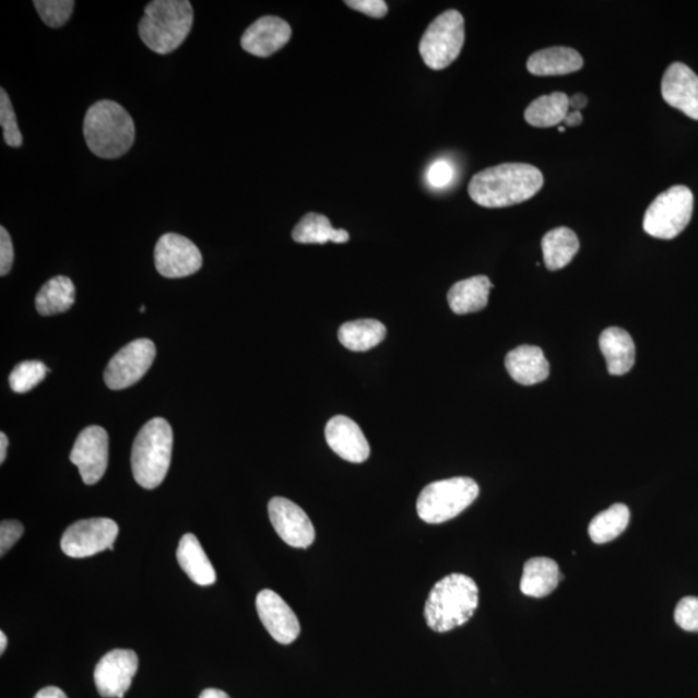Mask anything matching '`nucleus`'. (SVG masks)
<instances>
[{"mask_svg":"<svg viewBox=\"0 0 698 698\" xmlns=\"http://www.w3.org/2000/svg\"><path fill=\"white\" fill-rule=\"evenodd\" d=\"M542 173L528 164H502L485 168L471 179V200L483 208H510L533 199L543 187Z\"/></svg>","mask_w":698,"mask_h":698,"instance_id":"1","label":"nucleus"},{"mask_svg":"<svg viewBox=\"0 0 698 698\" xmlns=\"http://www.w3.org/2000/svg\"><path fill=\"white\" fill-rule=\"evenodd\" d=\"M478 605V588L471 577L453 573L443 577L429 592L425 618L429 629L448 632L469 623Z\"/></svg>","mask_w":698,"mask_h":698,"instance_id":"2","label":"nucleus"},{"mask_svg":"<svg viewBox=\"0 0 698 698\" xmlns=\"http://www.w3.org/2000/svg\"><path fill=\"white\" fill-rule=\"evenodd\" d=\"M83 132L88 150L104 159L122 157L135 141L129 111L111 100L97 102L87 110Z\"/></svg>","mask_w":698,"mask_h":698,"instance_id":"3","label":"nucleus"},{"mask_svg":"<svg viewBox=\"0 0 698 698\" xmlns=\"http://www.w3.org/2000/svg\"><path fill=\"white\" fill-rule=\"evenodd\" d=\"M193 20V7L188 0H154L145 7L139 35L151 51L168 55L185 44Z\"/></svg>","mask_w":698,"mask_h":698,"instance_id":"4","label":"nucleus"},{"mask_svg":"<svg viewBox=\"0 0 698 698\" xmlns=\"http://www.w3.org/2000/svg\"><path fill=\"white\" fill-rule=\"evenodd\" d=\"M173 443V428L164 418H153L140 429L131 454L132 474L140 486L155 489L164 483L170 469Z\"/></svg>","mask_w":698,"mask_h":698,"instance_id":"5","label":"nucleus"},{"mask_svg":"<svg viewBox=\"0 0 698 698\" xmlns=\"http://www.w3.org/2000/svg\"><path fill=\"white\" fill-rule=\"evenodd\" d=\"M477 483L471 477H451L428 484L417 500L419 518L428 524L454 519L478 497Z\"/></svg>","mask_w":698,"mask_h":698,"instance_id":"6","label":"nucleus"},{"mask_svg":"<svg viewBox=\"0 0 698 698\" xmlns=\"http://www.w3.org/2000/svg\"><path fill=\"white\" fill-rule=\"evenodd\" d=\"M694 201L693 190L684 186L661 193L646 211L643 228L647 235L660 239L679 236L693 218Z\"/></svg>","mask_w":698,"mask_h":698,"instance_id":"7","label":"nucleus"},{"mask_svg":"<svg viewBox=\"0 0 698 698\" xmlns=\"http://www.w3.org/2000/svg\"><path fill=\"white\" fill-rule=\"evenodd\" d=\"M464 45V19L461 12L449 10L437 16L421 39L419 54L426 66L442 70L461 55Z\"/></svg>","mask_w":698,"mask_h":698,"instance_id":"8","label":"nucleus"},{"mask_svg":"<svg viewBox=\"0 0 698 698\" xmlns=\"http://www.w3.org/2000/svg\"><path fill=\"white\" fill-rule=\"evenodd\" d=\"M119 527L115 520L94 518L76 521L70 525L61 539V549L69 558H90L104 549L115 552Z\"/></svg>","mask_w":698,"mask_h":698,"instance_id":"9","label":"nucleus"},{"mask_svg":"<svg viewBox=\"0 0 698 698\" xmlns=\"http://www.w3.org/2000/svg\"><path fill=\"white\" fill-rule=\"evenodd\" d=\"M155 345L151 340H137L117 352L104 372L105 385L110 390H125L145 376L155 358Z\"/></svg>","mask_w":698,"mask_h":698,"instance_id":"10","label":"nucleus"},{"mask_svg":"<svg viewBox=\"0 0 698 698\" xmlns=\"http://www.w3.org/2000/svg\"><path fill=\"white\" fill-rule=\"evenodd\" d=\"M202 263L200 249L185 236L166 233L155 245L154 264L166 279L192 276L201 270Z\"/></svg>","mask_w":698,"mask_h":698,"instance_id":"11","label":"nucleus"},{"mask_svg":"<svg viewBox=\"0 0 698 698\" xmlns=\"http://www.w3.org/2000/svg\"><path fill=\"white\" fill-rule=\"evenodd\" d=\"M70 462L80 470L82 481L94 485L102 481L108 469L109 436L100 426L84 428L76 437Z\"/></svg>","mask_w":698,"mask_h":698,"instance_id":"12","label":"nucleus"},{"mask_svg":"<svg viewBox=\"0 0 698 698\" xmlns=\"http://www.w3.org/2000/svg\"><path fill=\"white\" fill-rule=\"evenodd\" d=\"M268 514L274 531L288 546L308 548L316 539L315 527L308 514L291 499L274 497L268 504Z\"/></svg>","mask_w":698,"mask_h":698,"instance_id":"13","label":"nucleus"},{"mask_svg":"<svg viewBox=\"0 0 698 698\" xmlns=\"http://www.w3.org/2000/svg\"><path fill=\"white\" fill-rule=\"evenodd\" d=\"M138 667V654L131 650H115L105 654L95 669L97 693L105 698H123Z\"/></svg>","mask_w":698,"mask_h":698,"instance_id":"14","label":"nucleus"},{"mask_svg":"<svg viewBox=\"0 0 698 698\" xmlns=\"http://www.w3.org/2000/svg\"><path fill=\"white\" fill-rule=\"evenodd\" d=\"M257 611L267 631L279 643L292 644L298 639L299 619L277 592L268 589L260 591L257 596Z\"/></svg>","mask_w":698,"mask_h":698,"instance_id":"15","label":"nucleus"},{"mask_svg":"<svg viewBox=\"0 0 698 698\" xmlns=\"http://www.w3.org/2000/svg\"><path fill=\"white\" fill-rule=\"evenodd\" d=\"M661 94L670 107L698 121V75L686 63L674 62L666 69Z\"/></svg>","mask_w":698,"mask_h":698,"instance_id":"16","label":"nucleus"},{"mask_svg":"<svg viewBox=\"0 0 698 698\" xmlns=\"http://www.w3.org/2000/svg\"><path fill=\"white\" fill-rule=\"evenodd\" d=\"M292 26L277 16L260 17L248 27L241 38L246 52L257 58H270L292 38Z\"/></svg>","mask_w":698,"mask_h":698,"instance_id":"17","label":"nucleus"},{"mask_svg":"<svg viewBox=\"0 0 698 698\" xmlns=\"http://www.w3.org/2000/svg\"><path fill=\"white\" fill-rule=\"evenodd\" d=\"M326 437L330 449L344 461L364 463L370 457L369 441L362 428L344 415H336L328 422Z\"/></svg>","mask_w":698,"mask_h":698,"instance_id":"18","label":"nucleus"},{"mask_svg":"<svg viewBox=\"0 0 698 698\" xmlns=\"http://www.w3.org/2000/svg\"><path fill=\"white\" fill-rule=\"evenodd\" d=\"M510 377L523 386L543 382L549 376V364L545 354L535 345H520L507 354L505 359Z\"/></svg>","mask_w":698,"mask_h":698,"instance_id":"19","label":"nucleus"},{"mask_svg":"<svg viewBox=\"0 0 698 698\" xmlns=\"http://www.w3.org/2000/svg\"><path fill=\"white\" fill-rule=\"evenodd\" d=\"M606 368L611 376H625L636 364V344L626 330L620 328L605 329L599 338Z\"/></svg>","mask_w":698,"mask_h":698,"instance_id":"20","label":"nucleus"},{"mask_svg":"<svg viewBox=\"0 0 698 698\" xmlns=\"http://www.w3.org/2000/svg\"><path fill=\"white\" fill-rule=\"evenodd\" d=\"M582 67V56L569 47L541 49L527 62L528 72L537 76L568 75L578 72Z\"/></svg>","mask_w":698,"mask_h":698,"instance_id":"21","label":"nucleus"},{"mask_svg":"<svg viewBox=\"0 0 698 698\" xmlns=\"http://www.w3.org/2000/svg\"><path fill=\"white\" fill-rule=\"evenodd\" d=\"M564 576L558 563L549 558H532L525 563L520 590L531 598H545L558 588Z\"/></svg>","mask_w":698,"mask_h":698,"instance_id":"22","label":"nucleus"},{"mask_svg":"<svg viewBox=\"0 0 698 698\" xmlns=\"http://www.w3.org/2000/svg\"><path fill=\"white\" fill-rule=\"evenodd\" d=\"M493 284L486 276L457 282L448 293L449 307L456 315L478 312L488 306Z\"/></svg>","mask_w":698,"mask_h":698,"instance_id":"23","label":"nucleus"},{"mask_svg":"<svg viewBox=\"0 0 698 698\" xmlns=\"http://www.w3.org/2000/svg\"><path fill=\"white\" fill-rule=\"evenodd\" d=\"M180 567L188 575L190 580L200 587H211L216 582V573L213 564L208 558L206 553L199 540L192 533L182 535L178 553Z\"/></svg>","mask_w":698,"mask_h":698,"instance_id":"24","label":"nucleus"},{"mask_svg":"<svg viewBox=\"0 0 698 698\" xmlns=\"http://www.w3.org/2000/svg\"><path fill=\"white\" fill-rule=\"evenodd\" d=\"M580 250V241L572 229L559 227L542 238L543 260L548 271H559L572 262Z\"/></svg>","mask_w":698,"mask_h":698,"instance_id":"25","label":"nucleus"},{"mask_svg":"<svg viewBox=\"0 0 698 698\" xmlns=\"http://www.w3.org/2000/svg\"><path fill=\"white\" fill-rule=\"evenodd\" d=\"M293 239L295 242L306 245L345 244L350 241V233L344 229H334L326 215L309 213L295 225Z\"/></svg>","mask_w":698,"mask_h":698,"instance_id":"26","label":"nucleus"},{"mask_svg":"<svg viewBox=\"0 0 698 698\" xmlns=\"http://www.w3.org/2000/svg\"><path fill=\"white\" fill-rule=\"evenodd\" d=\"M75 301V286L66 276H56L42 286L35 296V308L40 316H52L67 312Z\"/></svg>","mask_w":698,"mask_h":698,"instance_id":"27","label":"nucleus"},{"mask_svg":"<svg viewBox=\"0 0 698 698\" xmlns=\"http://www.w3.org/2000/svg\"><path fill=\"white\" fill-rule=\"evenodd\" d=\"M569 97L564 93L540 96L525 109V121L539 129L559 126L568 116Z\"/></svg>","mask_w":698,"mask_h":698,"instance_id":"28","label":"nucleus"},{"mask_svg":"<svg viewBox=\"0 0 698 698\" xmlns=\"http://www.w3.org/2000/svg\"><path fill=\"white\" fill-rule=\"evenodd\" d=\"M386 327L378 320H356L343 323L338 338L345 348L354 352H365L377 347L385 341Z\"/></svg>","mask_w":698,"mask_h":698,"instance_id":"29","label":"nucleus"},{"mask_svg":"<svg viewBox=\"0 0 698 698\" xmlns=\"http://www.w3.org/2000/svg\"><path fill=\"white\" fill-rule=\"evenodd\" d=\"M630 523V510L624 504H616L591 520L589 535L592 542L604 545L619 537Z\"/></svg>","mask_w":698,"mask_h":698,"instance_id":"30","label":"nucleus"},{"mask_svg":"<svg viewBox=\"0 0 698 698\" xmlns=\"http://www.w3.org/2000/svg\"><path fill=\"white\" fill-rule=\"evenodd\" d=\"M48 368L42 362H24L10 374V386L16 393H26L37 387L47 376Z\"/></svg>","mask_w":698,"mask_h":698,"instance_id":"31","label":"nucleus"},{"mask_svg":"<svg viewBox=\"0 0 698 698\" xmlns=\"http://www.w3.org/2000/svg\"><path fill=\"white\" fill-rule=\"evenodd\" d=\"M73 0H35L34 7L44 23L49 27H61L72 16Z\"/></svg>","mask_w":698,"mask_h":698,"instance_id":"32","label":"nucleus"},{"mask_svg":"<svg viewBox=\"0 0 698 698\" xmlns=\"http://www.w3.org/2000/svg\"><path fill=\"white\" fill-rule=\"evenodd\" d=\"M0 125H2L5 144L12 147L23 145V135L19 130L15 110L5 90H0Z\"/></svg>","mask_w":698,"mask_h":698,"instance_id":"33","label":"nucleus"},{"mask_svg":"<svg viewBox=\"0 0 698 698\" xmlns=\"http://www.w3.org/2000/svg\"><path fill=\"white\" fill-rule=\"evenodd\" d=\"M674 618L683 630L698 632V598H683L676 605Z\"/></svg>","mask_w":698,"mask_h":698,"instance_id":"34","label":"nucleus"},{"mask_svg":"<svg viewBox=\"0 0 698 698\" xmlns=\"http://www.w3.org/2000/svg\"><path fill=\"white\" fill-rule=\"evenodd\" d=\"M454 179V167L446 159L434 162L427 171L428 185L440 189L446 188Z\"/></svg>","mask_w":698,"mask_h":698,"instance_id":"35","label":"nucleus"},{"mask_svg":"<svg viewBox=\"0 0 698 698\" xmlns=\"http://www.w3.org/2000/svg\"><path fill=\"white\" fill-rule=\"evenodd\" d=\"M24 534V525L17 520H3L0 524V555L4 556Z\"/></svg>","mask_w":698,"mask_h":698,"instance_id":"36","label":"nucleus"},{"mask_svg":"<svg viewBox=\"0 0 698 698\" xmlns=\"http://www.w3.org/2000/svg\"><path fill=\"white\" fill-rule=\"evenodd\" d=\"M345 5L374 19H382L388 12L387 3L383 0H347Z\"/></svg>","mask_w":698,"mask_h":698,"instance_id":"37","label":"nucleus"},{"mask_svg":"<svg viewBox=\"0 0 698 698\" xmlns=\"http://www.w3.org/2000/svg\"><path fill=\"white\" fill-rule=\"evenodd\" d=\"M15 259L10 233L4 227L0 228V276L4 277L10 273Z\"/></svg>","mask_w":698,"mask_h":698,"instance_id":"38","label":"nucleus"},{"mask_svg":"<svg viewBox=\"0 0 698 698\" xmlns=\"http://www.w3.org/2000/svg\"><path fill=\"white\" fill-rule=\"evenodd\" d=\"M589 100L588 97L583 94H576L572 97H569V108L573 109V111H580L588 107Z\"/></svg>","mask_w":698,"mask_h":698,"instance_id":"39","label":"nucleus"},{"mask_svg":"<svg viewBox=\"0 0 698 698\" xmlns=\"http://www.w3.org/2000/svg\"><path fill=\"white\" fill-rule=\"evenodd\" d=\"M34 698H68V696L58 687H46L40 689Z\"/></svg>","mask_w":698,"mask_h":698,"instance_id":"40","label":"nucleus"},{"mask_svg":"<svg viewBox=\"0 0 698 698\" xmlns=\"http://www.w3.org/2000/svg\"><path fill=\"white\" fill-rule=\"evenodd\" d=\"M582 121H583V117L581 115V111L572 110L568 113L566 121H564L563 123L568 127H576V126H580Z\"/></svg>","mask_w":698,"mask_h":698,"instance_id":"41","label":"nucleus"},{"mask_svg":"<svg viewBox=\"0 0 698 698\" xmlns=\"http://www.w3.org/2000/svg\"><path fill=\"white\" fill-rule=\"evenodd\" d=\"M200 698H230V697L227 694H225L224 690L209 688L203 690Z\"/></svg>","mask_w":698,"mask_h":698,"instance_id":"42","label":"nucleus"},{"mask_svg":"<svg viewBox=\"0 0 698 698\" xmlns=\"http://www.w3.org/2000/svg\"><path fill=\"white\" fill-rule=\"evenodd\" d=\"M7 448H9V437L2 433L0 434V463L5 461Z\"/></svg>","mask_w":698,"mask_h":698,"instance_id":"43","label":"nucleus"},{"mask_svg":"<svg viewBox=\"0 0 698 698\" xmlns=\"http://www.w3.org/2000/svg\"><path fill=\"white\" fill-rule=\"evenodd\" d=\"M7 648V637L5 634L2 631L0 632V654H3Z\"/></svg>","mask_w":698,"mask_h":698,"instance_id":"44","label":"nucleus"},{"mask_svg":"<svg viewBox=\"0 0 698 698\" xmlns=\"http://www.w3.org/2000/svg\"><path fill=\"white\" fill-rule=\"evenodd\" d=\"M140 312H141V313L145 312V306H141V308H140Z\"/></svg>","mask_w":698,"mask_h":698,"instance_id":"45","label":"nucleus"},{"mask_svg":"<svg viewBox=\"0 0 698 698\" xmlns=\"http://www.w3.org/2000/svg\"><path fill=\"white\" fill-rule=\"evenodd\" d=\"M564 131H566V129H564V127H563V126H560V127H559V132H561V133H563Z\"/></svg>","mask_w":698,"mask_h":698,"instance_id":"46","label":"nucleus"}]
</instances>
